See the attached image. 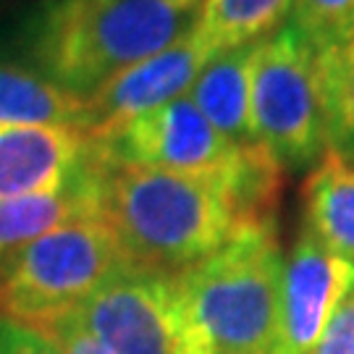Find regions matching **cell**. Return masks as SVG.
Wrapping results in <instances>:
<instances>
[{
	"label": "cell",
	"instance_id": "obj_16",
	"mask_svg": "<svg viewBox=\"0 0 354 354\" xmlns=\"http://www.w3.org/2000/svg\"><path fill=\"white\" fill-rule=\"evenodd\" d=\"M294 0H207L200 29L215 53L260 42L289 13Z\"/></svg>",
	"mask_w": 354,
	"mask_h": 354
},
{
	"label": "cell",
	"instance_id": "obj_14",
	"mask_svg": "<svg viewBox=\"0 0 354 354\" xmlns=\"http://www.w3.org/2000/svg\"><path fill=\"white\" fill-rule=\"evenodd\" d=\"M307 228L336 257L354 266V165L326 150L304 184Z\"/></svg>",
	"mask_w": 354,
	"mask_h": 354
},
{
	"label": "cell",
	"instance_id": "obj_18",
	"mask_svg": "<svg viewBox=\"0 0 354 354\" xmlns=\"http://www.w3.org/2000/svg\"><path fill=\"white\" fill-rule=\"evenodd\" d=\"M310 354H354V270Z\"/></svg>",
	"mask_w": 354,
	"mask_h": 354
},
{
	"label": "cell",
	"instance_id": "obj_3",
	"mask_svg": "<svg viewBox=\"0 0 354 354\" xmlns=\"http://www.w3.org/2000/svg\"><path fill=\"white\" fill-rule=\"evenodd\" d=\"M283 257L273 221H250L176 273L178 297L207 354H279Z\"/></svg>",
	"mask_w": 354,
	"mask_h": 354
},
{
	"label": "cell",
	"instance_id": "obj_13",
	"mask_svg": "<svg viewBox=\"0 0 354 354\" xmlns=\"http://www.w3.org/2000/svg\"><path fill=\"white\" fill-rule=\"evenodd\" d=\"M0 124L89 129L84 97L53 84L29 66L0 61Z\"/></svg>",
	"mask_w": 354,
	"mask_h": 354
},
{
	"label": "cell",
	"instance_id": "obj_5",
	"mask_svg": "<svg viewBox=\"0 0 354 354\" xmlns=\"http://www.w3.org/2000/svg\"><path fill=\"white\" fill-rule=\"evenodd\" d=\"M250 115L257 142L281 168L313 165L328 150L317 50L294 24L276 29L254 50Z\"/></svg>",
	"mask_w": 354,
	"mask_h": 354
},
{
	"label": "cell",
	"instance_id": "obj_20",
	"mask_svg": "<svg viewBox=\"0 0 354 354\" xmlns=\"http://www.w3.org/2000/svg\"><path fill=\"white\" fill-rule=\"evenodd\" d=\"M0 354H64L45 330L0 317Z\"/></svg>",
	"mask_w": 354,
	"mask_h": 354
},
{
	"label": "cell",
	"instance_id": "obj_19",
	"mask_svg": "<svg viewBox=\"0 0 354 354\" xmlns=\"http://www.w3.org/2000/svg\"><path fill=\"white\" fill-rule=\"evenodd\" d=\"M39 330H45L53 342L61 346L64 354H115L113 349H108L100 339H95V336L79 323V317H76L74 313L55 317L50 323L39 326Z\"/></svg>",
	"mask_w": 354,
	"mask_h": 354
},
{
	"label": "cell",
	"instance_id": "obj_10",
	"mask_svg": "<svg viewBox=\"0 0 354 354\" xmlns=\"http://www.w3.org/2000/svg\"><path fill=\"white\" fill-rule=\"evenodd\" d=\"M89 163V137L82 129L0 124V200L61 189Z\"/></svg>",
	"mask_w": 354,
	"mask_h": 354
},
{
	"label": "cell",
	"instance_id": "obj_9",
	"mask_svg": "<svg viewBox=\"0 0 354 354\" xmlns=\"http://www.w3.org/2000/svg\"><path fill=\"white\" fill-rule=\"evenodd\" d=\"M354 266L326 250L304 226L281 270L279 354H310L352 279Z\"/></svg>",
	"mask_w": 354,
	"mask_h": 354
},
{
	"label": "cell",
	"instance_id": "obj_12",
	"mask_svg": "<svg viewBox=\"0 0 354 354\" xmlns=\"http://www.w3.org/2000/svg\"><path fill=\"white\" fill-rule=\"evenodd\" d=\"M260 42L215 53L187 92V97L213 124L215 131L236 147L260 145L250 115V76L254 50Z\"/></svg>",
	"mask_w": 354,
	"mask_h": 354
},
{
	"label": "cell",
	"instance_id": "obj_8",
	"mask_svg": "<svg viewBox=\"0 0 354 354\" xmlns=\"http://www.w3.org/2000/svg\"><path fill=\"white\" fill-rule=\"evenodd\" d=\"M213 55L215 48L197 24V29H192L176 45L111 76L89 97H84L89 111L87 137L111 131L129 118L184 97Z\"/></svg>",
	"mask_w": 354,
	"mask_h": 354
},
{
	"label": "cell",
	"instance_id": "obj_17",
	"mask_svg": "<svg viewBox=\"0 0 354 354\" xmlns=\"http://www.w3.org/2000/svg\"><path fill=\"white\" fill-rule=\"evenodd\" d=\"M291 24L315 50L346 42L354 37V0H294Z\"/></svg>",
	"mask_w": 354,
	"mask_h": 354
},
{
	"label": "cell",
	"instance_id": "obj_11",
	"mask_svg": "<svg viewBox=\"0 0 354 354\" xmlns=\"http://www.w3.org/2000/svg\"><path fill=\"white\" fill-rule=\"evenodd\" d=\"M102 215V176L97 163L55 192L0 200V263L53 228Z\"/></svg>",
	"mask_w": 354,
	"mask_h": 354
},
{
	"label": "cell",
	"instance_id": "obj_1",
	"mask_svg": "<svg viewBox=\"0 0 354 354\" xmlns=\"http://www.w3.org/2000/svg\"><path fill=\"white\" fill-rule=\"evenodd\" d=\"M207 0H39L19 29L29 68L76 97L197 29Z\"/></svg>",
	"mask_w": 354,
	"mask_h": 354
},
{
	"label": "cell",
	"instance_id": "obj_7",
	"mask_svg": "<svg viewBox=\"0 0 354 354\" xmlns=\"http://www.w3.org/2000/svg\"><path fill=\"white\" fill-rule=\"evenodd\" d=\"M254 147L231 145L187 95L89 137V155L97 165H140L223 178L236 176Z\"/></svg>",
	"mask_w": 354,
	"mask_h": 354
},
{
	"label": "cell",
	"instance_id": "obj_6",
	"mask_svg": "<svg viewBox=\"0 0 354 354\" xmlns=\"http://www.w3.org/2000/svg\"><path fill=\"white\" fill-rule=\"evenodd\" d=\"M74 315L115 354H207L184 313L176 276L131 260L115 268Z\"/></svg>",
	"mask_w": 354,
	"mask_h": 354
},
{
	"label": "cell",
	"instance_id": "obj_15",
	"mask_svg": "<svg viewBox=\"0 0 354 354\" xmlns=\"http://www.w3.org/2000/svg\"><path fill=\"white\" fill-rule=\"evenodd\" d=\"M326 145L354 165V37L317 50Z\"/></svg>",
	"mask_w": 354,
	"mask_h": 354
},
{
	"label": "cell",
	"instance_id": "obj_2",
	"mask_svg": "<svg viewBox=\"0 0 354 354\" xmlns=\"http://www.w3.org/2000/svg\"><path fill=\"white\" fill-rule=\"evenodd\" d=\"M102 218L127 260L176 276L226 244L247 213L234 178L174 174L140 165H97Z\"/></svg>",
	"mask_w": 354,
	"mask_h": 354
},
{
	"label": "cell",
	"instance_id": "obj_4",
	"mask_svg": "<svg viewBox=\"0 0 354 354\" xmlns=\"http://www.w3.org/2000/svg\"><path fill=\"white\" fill-rule=\"evenodd\" d=\"M121 263L127 254L102 215L53 228L0 263V317L39 328L74 313Z\"/></svg>",
	"mask_w": 354,
	"mask_h": 354
}]
</instances>
